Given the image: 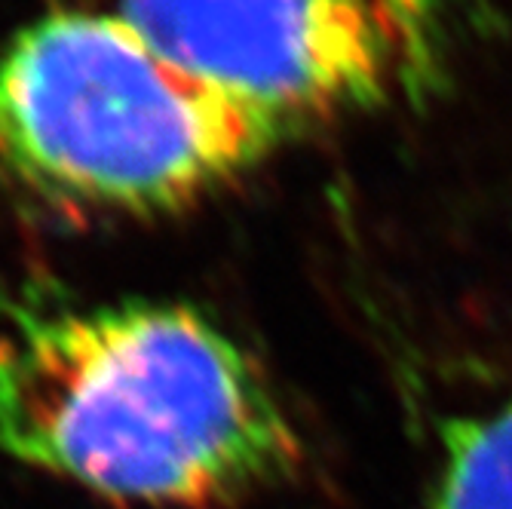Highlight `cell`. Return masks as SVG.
<instances>
[{"label": "cell", "instance_id": "cell-1", "mask_svg": "<svg viewBox=\"0 0 512 509\" xmlns=\"http://www.w3.org/2000/svg\"><path fill=\"white\" fill-rule=\"evenodd\" d=\"M0 457L117 503L218 509L283 485L301 439L206 310L132 298L13 313Z\"/></svg>", "mask_w": 512, "mask_h": 509}, {"label": "cell", "instance_id": "cell-2", "mask_svg": "<svg viewBox=\"0 0 512 509\" xmlns=\"http://www.w3.org/2000/svg\"><path fill=\"white\" fill-rule=\"evenodd\" d=\"M283 142L120 13H50L0 40V169L43 197L163 215Z\"/></svg>", "mask_w": 512, "mask_h": 509}, {"label": "cell", "instance_id": "cell-3", "mask_svg": "<svg viewBox=\"0 0 512 509\" xmlns=\"http://www.w3.org/2000/svg\"><path fill=\"white\" fill-rule=\"evenodd\" d=\"M463 0H120L160 53L286 138L421 102L448 77Z\"/></svg>", "mask_w": 512, "mask_h": 509}, {"label": "cell", "instance_id": "cell-4", "mask_svg": "<svg viewBox=\"0 0 512 509\" xmlns=\"http://www.w3.org/2000/svg\"><path fill=\"white\" fill-rule=\"evenodd\" d=\"M427 509H512V399L445 427Z\"/></svg>", "mask_w": 512, "mask_h": 509}]
</instances>
